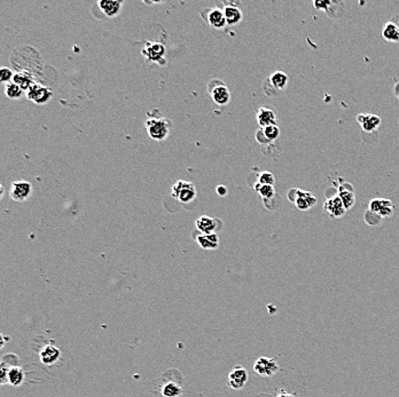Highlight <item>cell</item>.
<instances>
[{"instance_id": "52a82bcc", "label": "cell", "mask_w": 399, "mask_h": 397, "mask_svg": "<svg viewBox=\"0 0 399 397\" xmlns=\"http://www.w3.org/2000/svg\"><path fill=\"white\" fill-rule=\"evenodd\" d=\"M248 372L243 366L236 365L233 368V370L229 373V386L232 389L240 390L247 385L248 382Z\"/></svg>"}, {"instance_id": "5bb4252c", "label": "cell", "mask_w": 399, "mask_h": 397, "mask_svg": "<svg viewBox=\"0 0 399 397\" xmlns=\"http://www.w3.org/2000/svg\"><path fill=\"white\" fill-rule=\"evenodd\" d=\"M256 119L261 129H265L267 126L277 125V113L270 108H260L257 110Z\"/></svg>"}, {"instance_id": "83f0119b", "label": "cell", "mask_w": 399, "mask_h": 397, "mask_svg": "<svg viewBox=\"0 0 399 397\" xmlns=\"http://www.w3.org/2000/svg\"><path fill=\"white\" fill-rule=\"evenodd\" d=\"M364 218H365V222L368 224V226H372V227L379 226V224L382 222V219H383L382 217H380L379 214L374 213V212H371L370 210L365 212Z\"/></svg>"}, {"instance_id": "8992f818", "label": "cell", "mask_w": 399, "mask_h": 397, "mask_svg": "<svg viewBox=\"0 0 399 397\" xmlns=\"http://www.w3.org/2000/svg\"><path fill=\"white\" fill-rule=\"evenodd\" d=\"M368 210L379 214L382 218H390L393 215L394 205L390 200L385 198H374L368 204Z\"/></svg>"}, {"instance_id": "1f68e13d", "label": "cell", "mask_w": 399, "mask_h": 397, "mask_svg": "<svg viewBox=\"0 0 399 397\" xmlns=\"http://www.w3.org/2000/svg\"><path fill=\"white\" fill-rule=\"evenodd\" d=\"M10 365H7L6 363L2 362V366H0V370H2V376H0V382L2 385H5L8 383V372H10Z\"/></svg>"}, {"instance_id": "cb8c5ba5", "label": "cell", "mask_w": 399, "mask_h": 397, "mask_svg": "<svg viewBox=\"0 0 399 397\" xmlns=\"http://www.w3.org/2000/svg\"><path fill=\"white\" fill-rule=\"evenodd\" d=\"M25 379V373L23 371V369L20 368V366H12L10 369V372H8V383L11 386L19 387L23 383Z\"/></svg>"}, {"instance_id": "836d02e7", "label": "cell", "mask_w": 399, "mask_h": 397, "mask_svg": "<svg viewBox=\"0 0 399 397\" xmlns=\"http://www.w3.org/2000/svg\"><path fill=\"white\" fill-rule=\"evenodd\" d=\"M332 2H314L313 3V6L317 8L319 11H327L328 10V6L332 5Z\"/></svg>"}, {"instance_id": "d6a6232c", "label": "cell", "mask_w": 399, "mask_h": 397, "mask_svg": "<svg viewBox=\"0 0 399 397\" xmlns=\"http://www.w3.org/2000/svg\"><path fill=\"white\" fill-rule=\"evenodd\" d=\"M256 141H257V142L260 143V144H262V145L271 144L270 141L267 140L266 135L264 134V131H263V129H260V130H258V131L256 132Z\"/></svg>"}, {"instance_id": "ac0fdd59", "label": "cell", "mask_w": 399, "mask_h": 397, "mask_svg": "<svg viewBox=\"0 0 399 397\" xmlns=\"http://www.w3.org/2000/svg\"><path fill=\"white\" fill-rule=\"evenodd\" d=\"M195 226L201 233H213L217 228V223L214 219L202 215L196 220Z\"/></svg>"}, {"instance_id": "603a6c76", "label": "cell", "mask_w": 399, "mask_h": 397, "mask_svg": "<svg viewBox=\"0 0 399 397\" xmlns=\"http://www.w3.org/2000/svg\"><path fill=\"white\" fill-rule=\"evenodd\" d=\"M13 83H15L16 85H19L23 91H28L31 88L34 84V81L31 74L29 72H17L14 74V78H13Z\"/></svg>"}, {"instance_id": "d4e9b609", "label": "cell", "mask_w": 399, "mask_h": 397, "mask_svg": "<svg viewBox=\"0 0 399 397\" xmlns=\"http://www.w3.org/2000/svg\"><path fill=\"white\" fill-rule=\"evenodd\" d=\"M161 392L163 397H180L183 395V388L177 382L169 381L162 386Z\"/></svg>"}, {"instance_id": "277c9868", "label": "cell", "mask_w": 399, "mask_h": 397, "mask_svg": "<svg viewBox=\"0 0 399 397\" xmlns=\"http://www.w3.org/2000/svg\"><path fill=\"white\" fill-rule=\"evenodd\" d=\"M253 371L261 377H272L280 371V365L273 359L261 356L253 364Z\"/></svg>"}, {"instance_id": "8fae6325", "label": "cell", "mask_w": 399, "mask_h": 397, "mask_svg": "<svg viewBox=\"0 0 399 397\" xmlns=\"http://www.w3.org/2000/svg\"><path fill=\"white\" fill-rule=\"evenodd\" d=\"M357 123L360 125L364 132L371 133L378 130L381 124V118L373 113H359L357 116Z\"/></svg>"}, {"instance_id": "6da1fadb", "label": "cell", "mask_w": 399, "mask_h": 397, "mask_svg": "<svg viewBox=\"0 0 399 397\" xmlns=\"http://www.w3.org/2000/svg\"><path fill=\"white\" fill-rule=\"evenodd\" d=\"M289 201L294 203L296 209L300 211H309L317 205V197L312 192L303 191L301 189H291L288 192Z\"/></svg>"}, {"instance_id": "5b68a950", "label": "cell", "mask_w": 399, "mask_h": 397, "mask_svg": "<svg viewBox=\"0 0 399 397\" xmlns=\"http://www.w3.org/2000/svg\"><path fill=\"white\" fill-rule=\"evenodd\" d=\"M210 85H212V87L211 90H209V93L214 103L218 105H226L230 102L231 93L225 84L219 81H212L210 82Z\"/></svg>"}, {"instance_id": "ffe728a7", "label": "cell", "mask_w": 399, "mask_h": 397, "mask_svg": "<svg viewBox=\"0 0 399 397\" xmlns=\"http://www.w3.org/2000/svg\"><path fill=\"white\" fill-rule=\"evenodd\" d=\"M382 37L389 43L399 42V26L394 22H388L382 29Z\"/></svg>"}, {"instance_id": "30bf717a", "label": "cell", "mask_w": 399, "mask_h": 397, "mask_svg": "<svg viewBox=\"0 0 399 397\" xmlns=\"http://www.w3.org/2000/svg\"><path fill=\"white\" fill-rule=\"evenodd\" d=\"M323 210H325V212L330 217L334 219L342 218L346 213V211H348L345 209L343 202L341 201L339 195L327 198L325 204H323Z\"/></svg>"}, {"instance_id": "9a60e30c", "label": "cell", "mask_w": 399, "mask_h": 397, "mask_svg": "<svg viewBox=\"0 0 399 397\" xmlns=\"http://www.w3.org/2000/svg\"><path fill=\"white\" fill-rule=\"evenodd\" d=\"M196 243L203 250H216L219 246V238L216 232L201 233L196 236Z\"/></svg>"}, {"instance_id": "f546056e", "label": "cell", "mask_w": 399, "mask_h": 397, "mask_svg": "<svg viewBox=\"0 0 399 397\" xmlns=\"http://www.w3.org/2000/svg\"><path fill=\"white\" fill-rule=\"evenodd\" d=\"M257 182H260L261 184H269V186H274L275 183V178L274 175L271 173V172H262L258 175Z\"/></svg>"}, {"instance_id": "484cf974", "label": "cell", "mask_w": 399, "mask_h": 397, "mask_svg": "<svg viewBox=\"0 0 399 397\" xmlns=\"http://www.w3.org/2000/svg\"><path fill=\"white\" fill-rule=\"evenodd\" d=\"M253 189H255L256 192H258V195H260L264 201L272 200V198H274V196H275L274 186H269V184H261L260 182H257L256 181L255 186H253Z\"/></svg>"}, {"instance_id": "9c48e42d", "label": "cell", "mask_w": 399, "mask_h": 397, "mask_svg": "<svg viewBox=\"0 0 399 397\" xmlns=\"http://www.w3.org/2000/svg\"><path fill=\"white\" fill-rule=\"evenodd\" d=\"M52 95L53 94H52L50 88L38 85V84H34L30 90L27 91V98L36 104L47 103L51 100Z\"/></svg>"}, {"instance_id": "f1b7e54d", "label": "cell", "mask_w": 399, "mask_h": 397, "mask_svg": "<svg viewBox=\"0 0 399 397\" xmlns=\"http://www.w3.org/2000/svg\"><path fill=\"white\" fill-rule=\"evenodd\" d=\"M264 131V134L266 135L267 140L270 141V142H274L275 140H278V138L280 136V127L278 125H271V126H267L265 129H263Z\"/></svg>"}, {"instance_id": "ba28073f", "label": "cell", "mask_w": 399, "mask_h": 397, "mask_svg": "<svg viewBox=\"0 0 399 397\" xmlns=\"http://www.w3.org/2000/svg\"><path fill=\"white\" fill-rule=\"evenodd\" d=\"M32 192V186L28 181H15L12 184L11 197L15 202L27 201Z\"/></svg>"}, {"instance_id": "44dd1931", "label": "cell", "mask_w": 399, "mask_h": 397, "mask_svg": "<svg viewBox=\"0 0 399 397\" xmlns=\"http://www.w3.org/2000/svg\"><path fill=\"white\" fill-rule=\"evenodd\" d=\"M146 57L149 61H160L161 57H163L165 53V48L162 44H152V45H146L143 50Z\"/></svg>"}, {"instance_id": "7a4b0ae2", "label": "cell", "mask_w": 399, "mask_h": 397, "mask_svg": "<svg viewBox=\"0 0 399 397\" xmlns=\"http://www.w3.org/2000/svg\"><path fill=\"white\" fill-rule=\"evenodd\" d=\"M146 129L152 140L163 141L169 135L170 125L165 118H151L146 122Z\"/></svg>"}, {"instance_id": "d6986e66", "label": "cell", "mask_w": 399, "mask_h": 397, "mask_svg": "<svg viewBox=\"0 0 399 397\" xmlns=\"http://www.w3.org/2000/svg\"><path fill=\"white\" fill-rule=\"evenodd\" d=\"M269 82H270V85L275 88V90L282 91L288 85L289 77L287 73H284L282 71H275L270 76Z\"/></svg>"}, {"instance_id": "e0dca14e", "label": "cell", "mask_w": 399, "mask_h": 397, "mask_svg": "<svg viewBox=\"0 0 399 397\" xmlns=\"http://www.w3.org/2000/svg\"><path fill=\"white\" fill-rule=\"evenodd\" d=\"M98 5L104 15L108 17H114L121 12L122 3L114 2V0H100Z\"/></svg>"}, {"instance_id": "4dcf8cb0", "label": "cell", "mask_w": 399, "mask_h": 397, "mask_svg": "<svg viewBox=\"0 0 399 397\" xmlns=\"http://www.w3.org/2000/svg\"><path fill=\"white\" fill-rule=\"evenodd\" d=\"M14 78V72L10 68H2L0 69V81L2 83L8 84Z\"/></svg>"}, {"instance_id": "4fadbf2b", "label": "cell", "mask_w": 399, "mask_h": 397, "mask_svg": "<svg viewBox=\"0 0 399 397\" xmlns=\"http://www.w3.org/2000/svg\"><path fill=\"white\" fill-rule=\"evenodd\" d=\"M203 15L209 25L213 29H223L227 24L225 14L221 8H211L207 13H203Z\"/></svg>"}, {"instance_id": "d590c367", "label": "cell", "mask_w": 399, "mask_h": 397, "mask_svg": "<svg viewBox=\"0 0 399 397\" xmlns=\"http://www.w3.org/2000/svg\"><path fill=\"white\" fill-rule=\"evenodd\" d=\"M275 397H295V396L292 395V394H289V392H287V391L281 390V391L279 392V394L275 395Z\"/></svg>"}, {"instance_id": "3957f363", "label": "cell", "mask_w": 399, "mask_h": 397, "mask_svg": "<svg viewBox=\"0 0 399 397\" xmlns=\"http://www.w3.org/2000/svg\"><path fill=\"white\" fill-rule=\"evenodd\" d=\"M172 197L183 204H187L195 200L196 188L192 182L179 180L172 186Z\"/></svg>"}, {"instance_id": "4316f807", "label": "cell", "mask_w": 399, "mask_h": 397, "mask_svg": "<svg viewBox=\"0 0 399 397\" xmlns=\"http://www.w3.org/2000/svg\"><path fill=\"white\" fill-rule=\"evenodd\" d=\"M5 94H6L7 98L15 100V99L21 98L22 94H23V90H22L19 85H16L15 83L12 82V83L6 84Z\"/></svg>"}, {"instance_id": "2e32d148", "label": "cell", "mask_w": 399, "mask_h": 397, "mask_svg": "<svg viewBox=\"0 0 399 397\" xmlns=\"http://www.w3.org/2000/svg\"><path fill=\"white\" fill-rule=\"evenodd\" d=\"M339 197L341 198V201L343 202L345 209L348 211L352 209L354 203H356V196H354V191L351 184H342L339 188Z\"/></svg>"}, {"instance_id": "7402d4cb", "label": "cell", "mask_w": 399, "mask_h": 397, "mask_svg": "<svg viewBox=\"0 0 399 397\" xmlns=\"http://www.w3.org/2000/svg\"><path fill=\"white\" fill-rule=\"evenodd\" d=\"M224 14H225L227 24L230 25H235L242 21V12L239 7L227 5L224 8Z\"/></svg>"}, {"instance_id": "8d00e7d4", "label": "cell", "mask_w": 399, "mask_h": 397, "mask_svg": "<svg viewBox=\"0 0 399 397\" xmlns=\"http://www.w3.org/2000/svg\"><path fill=\"white\" fill-rule=\"evenodd\" d=\"M2 338H3V339H2V341H3V342H2V347H4V346H5L6 341L8 340V338H6L5 335H2Z\"/></svg>"}, {"instance_id": "7c38bea8", "label": "cell", "mask_w": 399, "mask_h": 397, "mask_svg": "<svg viewBox=\"0 0 399 397\" xmlns=\"http://www.w3.org/2000/svg\"><path fill=\"white\" fill-rule=\"evenodd\" d=\"M61 350L54 345H46L39 351V359L44 365H53L60 360Z\"/></svg>"}, {"instance_id": "e575fe53", "label": "cell", "mask_w": 399, "mask_h": 397, "mask_svg": "<svg viewBox=\"0 0 399 397\" xmlns=\"http://www.w3.org/2000/svg\"><path fill=\"white\" fill-rule=\"evenodd\" d=\"M216 192H217V195L221 196V197L226 196L227 195V188L225 186H218L216 188Z\"/></svg>"}]
</instances>
